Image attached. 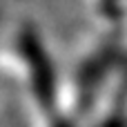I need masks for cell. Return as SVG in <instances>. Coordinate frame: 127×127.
Returning <instances> with one entry per match:
<instances>
[{
    "mask_svg": "<svg viewBox=\"0 0 127 127\" xmlns=\"http://www.w3.org/2000/svg\"><path fill=\"white\" fill-rule=\"evenodd\" d=\"M20 51L27 58L29 67H31V83H33V92L38 103L42 105L45 112H54V103H56V80H54V69L51 63L36 36V31L31 27H25L20 33Z\"/></svg>",
    "mask_w": 127,
    "mask_h": 127,
    "instance_id": "cell-1",
    "label": "cell"
},
{
    "mask_svg": "<svg viewBox=\"0 0 127 127\" xmlns=\"http://www.w3.org/2000/svg\"><path fill=\"white\" fill-rule=\"evenodd\" d=\"M118 49L114 42L105 45L100 51H96L85 65H83V71H80V78H78V96H80V105L83 109L89 105V100L94 98L96 94V87L100 85V80L105 78L107 69L112 67L114 58H116Z\"/></svg>",
    "mask_w": 127,
    "mask_h": 127,
    "instance_id": "cell-2",
    "label": "cell"
},
{
    "mask_svg": "<svg viewBox=\"0 0 127 127\" xmlns=\"http://www.w3.org/2000/svg\"><path fill=\"white\" fill-rule=\"evenodd\" d=\"M60 127H71V125L69 123H60Z\"/></svg>",
    "mask_w": 127,
    "mask_h": 127,
    "instance_id": "cell-3",
    "label": "cell"
}]
</instances>
